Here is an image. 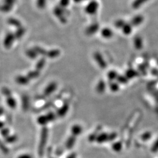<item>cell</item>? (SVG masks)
Wrapping results in <instances>:
<instances>
[{"label":"cell","mask_w":158,"mask_h":158,"mask_svg":"<svg viewBox=\"0 0 158 158\" xmlns=\"http://www.w3.org/2000/svg\"><path fill=\"white\" fill-rule=\"evenodd\" d=\"M33 158V157L31 155H30V154H22V155H19V156H18V158Z\"/></svg>","instance_id":"37"},{"label":"cell","mask_w":158,"mask_h":158,"mask_svg":"<svg viewBox=\"0 0 158 158\" xmlns=\"http://www.w3.org/2000/svg\"><path fill=\"white\" fill-rule=\"evenodd\" d=\"M39 75H40V72L37 70H34L29 72L26 76L29 79V80H31V79H35L38 77Z\"/></svg>","instance_id":"22"},{"label":"cell","mask_w":158,"mask_h":158,"mask_svg":"<svg viewBox=\"0 0 158 158\" xmlns=\"http://www.w3.org/2000/svg\"><path fill=\"white\" fill-rule=\"evenodd\" d=\"M69 103L68 101H66L63 103V104L62 106L60 108H59L57 111V116L59 117L62 118L64 117L66 114L67 113L69 110Z\"/></svg>","instance_id":"8"},{"label":"cell","mask_w":158,"mask_h":158,"mask_svg":"<svg viewBox=\"0 0 158 158\" xmlns=\"http://www.w3.org/2000/svg\"><path fill=\"white\" fill-rule=\"evenodd\" d=\"M26 55L30 59H35L37 57V56H38V55L37 54V53L36 52V51L33 49H28L25 52Z\"/></svg>","instance_id":"24"},{"label":"cell","mask_w":158,"mask_h":158,"mask_svg":"<svg viewBox=\"0 0 158 158\" xmlns=\"http://www.w3.org/2000/svg\"><path fill=\"white\" fill-rule=\"evenodd\" d=\"M46 0H37L36 4L37 6L39 9H43L46 5Z\"/></svg>","instance_id":"31"},{"label":"cell","mask_w":158,"mask_h":158,"mask_svg":"<svg viewBox=\"0 0 158 158\" xmlns=\"http://www.w3.org/2000/svg\"><path fill=\"white\" fill-rule=\"evenodd\" d=\"M66 158H77V154L74 152H72V153L70 154L69 155H67Z\"/></svg>","instance_id":"38"},{"label":"cell","mask_w":158,"mask_h":158,"mask_svg":"<svg viewBox=\"0 0 158 158\" xmlns=\"http://www.w3.org/2000/svg\"><path fill=\"white\" fill-rule=\"evenodd\" d=\"M16 82L20 85H27L29 83V79L25 76L19 75L15 78Z\"/></svg>","instance_id":"13"},{"label":"cell","mask_w":158,"mask_h":158,"mask_svg":"<svg viewBox=\"0 0 158 158\" xmlns=\"http://www.w3.org/2000/svg\"><path fill=\"white\" fill-rule=\"evenodd\" d=\"M112 148H113V149L115 151H118L120 150L121 149V144L119 142H117V143H115L112 146Z\"/></svg>","instance_id":"34"},{"label":"cell","mask_w":158,"mask_h":158,"mask_svg":"<svg viewBox=\"0 0 158 158\" xmlns=\"http://www.w3.org/2000/svg\"><path fill=\"white\" fill-rule=\"evenodd\" d=\"M45 64H46V60H45V59L44 57L41 58L36 63V70H38V71L40 72L44 67Z\"/></svg>","instance_id":"25"},{"label":"cell","mask_w":158,"mask_h":158,"mask_svg":"<svg viewBox=\"0 0 158 158\" xmlns=\"http://www.w3.org/2000/svg\"><path fill=\"white\" fill-rule=\"evenodd\" d=\"M99 28L100 25L98 23H93L87 28L86 30V33L87 35H94V33H97L99 29Z\"/></svg>","instance_id":"10"},{"label":"cell","mask_w":158,"mask_h":158,"mask_svg":"<svg viewBox=\"0 0 158 158\" xmlns=\"http://www.w3.org/2000/svg\"><path fill=\"white\" fill-rule=\"evenodd\" d=\"M33 49L36 51V52L37 53L38 55H42V56H46L47 51L45 49H43V48H42V47H41L40 46H35Z\"/></svg>","instance_id":"26"},{"label":"cell","mask_w":158,"mask_h":158,"mask_svg":"<svg viewBox=\"0 0 158 158\" xmlns=\"http://www.w3.org/2000/svg\"><path fill=\"white\" fill-rule=\"evenodd\" d=\"M48 134L49 131L48 128L44 126L41 130L40 132V141H39V144L38 146V155L40 157H42L44 154L45 147L46 146V144L47 142V138H48Z\"/></svg>","instance_id":"1"},{"label":"cell","mask_w":158,"mask_h":158,"mask_svg":"<svg viewBox=\"0 0 158 158\" xmlns=\"http://www.w3.org/2000/svg\"><path fill=\"white\" fill-rule=\"evenodd\" d=\"M108 79L110 80H113L117 77V73L114 71H110L107 74Z\"/></svg>","instance_id":"32"},{"label":"cell","mask_w":158,"mask_h":158,"mask_svg":"<svg viewBox=\"0 0 158 158\" xmlns=\"http://www.w3.org/2000/svg\"><path fill=\"white\" fill-rule=\"evenodd\" d=\"M70 1V0H60V6L64 9L69 5Z\"/></svg>","instance_id":"33"},{"label":"cell","mask_w":158,"mask_h":158,"mask_svg":"<svg viewBox=\"0 0 158 158\" xmlns=\"http://www.w3.org/2000/svg\"><path fill=\"white\" fill-rule=\"evenodd\" d=\"M57 115L55 114L53 112H49L48 113L40 115L37 118V123L42 125V126H46L47 124L54 121L56 118Z\"/></svg>","instance_id":"2"},{"label":"cell","mask_w":158,"mask_h":158,"mask_svg":"<svg viewBox=\"0 0 158 158\" xmlns=\"http://www.w3.org/2000/svg\"><path fill=\"white\" fill-rule=\"evenodd\" d=\"M5 125V123L1 121H0V130L2 129L3 127H4Z\"/></svg>","instance_id":"40"},{"label":"cell","mask_w":158,"mask_h":158,"mask_svg":"<svg viewBox=\"0 0 158 158\" xmlns=\"http://www.w3.org/2000/svg\"><path fill=\"white\" fill-rule=\"evenodd\" d=\"M93 57L100 68L104 69L107 67V63L104 60L103 55L100 52H95L93 55Z\"/></svg>","instance_id":"7"},{"label":"cell","mask_w":158,"mask_h":158,"mask_svg":"<svg viewBox=\"0 0 158 158\" xmlns=\"http://www.w3.org/2000/svg\"><path fill=\"white\" fill-rule=\"evenodd\" d=\"M25 29L22 27V26H21L18 28H17L16 32L13 33L14 34V36L15 37V39H20L21 38H22L23 35L25 34Z\"/></svg>","instance_id":"20"},{"label":"cell","mask_w":158,"mask_h":158,"mask_svg":"<svg viewBox=\"0 0 158 158\" xmlns=\"http://www.w3.org/2000/svg\"><path fill=\"white\" fill-rule=\"evenodd\" d=\"M9 133H10V130L8 128L3 127L2 129L0 130V134L4 138H5L7 136H8L9 135Z\"/></svg>","instance_id":"28"},{"label":"cell","mask_w":158,"mask_h":158,"mask_svg":"<svg viewBox=\"0 0 158 158\" xmlns=\"http://www.w3.org/2000/svg\"><path fill=\"white\" fill-rule=\"evenodd\" d=\"M54 14L61 22V23H65L66 22V18L64 16V8H62L60 6H56L53 10Z\"/></svg>","instance_id":"6"},{"label":"cell","mask_w":158,"mask_h":158,"mask_svg":"<svg viewBox=\"0 0 158 158\" xmlns=\"http://www.w3.org/2000/svg\"><path fill=\"white\" fill-rule=\"evenodd\" d=\"M99 7V4L95 0L90 1L85 8L86 12L89 15H94L98 11Z\"/></svg>","instance_id":"4"},{"label":"cell","mask_w":158,"mask_h":158,"mask_svg":"<svg viewBox=\"0 0 158 158\" xmlns=\"http://www.w3.org/2000/svg\"><path fill=\"white\" fill-rule=\"evenodd\" d=\"M76 138L77 137L72 135H71L69 137H68L65 142V148L67 149L70 150L74 147L76 142Z\"/></svg>","instance_id":"11"},{"label":"cell","mask_w":158,"mask_h":158,"mask_svg":"<svg viewBox=\"0 0 158 158\" xmlns=\"http://www.w3.org/2000/svg\"><path fill=\"white\" fill-rule=\"evenodd\" d=\"M116 137V134L115 133H111L108 134L106 132H102L100 133L97 138L96 141L98 144H103L106 142L111 141L114 140Z\"/></svg>","instance_id":"3"},{"label":"cell","mask_w":158,"mask_h":158,"mask_svg":"<svg viewBox=\"0 0 158 158\" xmlns=\"http://www.w3.org/2000/svg\"><path fill=\"white\" fill-rule=\"evenodd\" d=\"M0 150L3 154H4L5 155H6L9 153L8 148L5 145V144L3 142H2L1 140H0Z\"/></svg>","instance_id":"29"},{"label":"cell","mask_w":158,"mask_h":158,"mask_svg":"<svg viewBox=\"0 0 158 158\" xmlns=\"http://www.w3.org/2000/svg\"><path fill=\"white\" fill-rule=\"evenodd\" d=\"M101 130V126H98L97 128V130L93 132V133H91V134H90V135L88 137V140L89 142H93L94 141H95L96 140V138L98 136V135L100 134V131Z\"/></svg>","instance_id":"17"},{"label":"cell","mask_w":158,"mask_h":158,"mask_svg":"<svg viewBox=\"0 0 158 158\" xmlns=\"http://www.w3.org/2000/svg\"><path fill=\"white\" fill-rule=\"evenodd\" d=\"M1 92H2V94L5 97H6V98L10 97V96H12V92H11V90L9 89H8V87H2V89H1Z\"/></svg>","instance_id":"27"},{"label":"cell","mask_w":158,"mask_h":158,"mask_svg":"<svg viewBox=\"0 0 158 158\" xmlns=\"http://www.w3.org/2000/svg\"><path fill=\"white\" fill-rule=\"evenodd\" d=\"M60 55V51L59 49H52L47 52L46 56L47 57L53 59L58 57Z\"/></svg>","instance_id":"18"},{"label":"cell","mask_w":158,"mask_h":158,"mask_svg":"<svg viewBox=\"0 0 158 158\" xmlns=\"http://www.w3.org/2000/svg\"><path fill=\"white\" fill-rule=\"evenodd\" d=\"M15 39V37L14 36V34L11 32H8L4 39V46L5 48L9 49L11 47L12 44L14 42V40Z\"/></svg>","instance_id":"5"},{"label":"cell","mask_w":158,"mask_h":158,"mask_svg":"<svg viewBox=\"0 0 158 158\" xmlns=\"http://www.w3.org/2000/svg\"><path fill=\"white\" fill-rule=\"evenodd\" d=\"M110 89L113 91H115L116 90H118V86L115 83H112L110 84Z\"/></svg>","instance_id":"36"},{"label":"cell","mask_w":158,"mask_h":158,"mask_svg":"<svg viewBox=\"0 0 158 158\" xmlns=\"http://www.w3.org/2000/svg\"><path fill=\"white\" fill-rule=\"evenodd\" d=\"M18 140V137L16 135H9L5 138V142L6 144H13L16 142Z\"/></svg>","instance_id":"23"},{"label":"cell","mask_w":158,"mask_h":158,"mask_svg":"<svg viewBox=\"0 0 158 158\" xmlns=\"http://www.w3.org/2000/svg\"><path fill=\"white\" fill-rule=\"evenodd\" d=\"M83 127L81 125L79 124H75L71 128V133L72 135L77 137L83 132Z\"/></svg>","instance_id":"12"},{"label":"cell","mask_w":158,"mask_h":158,"mask_svg":"<svg viewBox=\"0 0 158 158\" xmlns=\"http://www.w3.org/2000/svg\"><path fill=\"white\" fill-rule=\"evenodd\" d=\"M4 113V109L2 107H0V116H1L2 115H3V114Z\"/></svg>","instance_id":"39"},{"label":"cell","mask_w":158,"mask_h":158,"mask_svg":"<svg viewBox=\"0 0 158 158\" xmlns=\"http://www.w3.org/2000/svg\"><path fill=\"white\" fill-rule=\"evenodd\" d=\"M7 22L8 24H9L10 25L13 26L17 28L22 26V24L21 23V22L15 18H9L8 20H7Z\"/></svg>","instance_id":"19"},{"label":"cell","mask_w":158,"mask_h":158,"mask_svg":"<svg viewBox=\"0 0 158 158\" xmlns=\"http://www.w3.org/2000/svg\"><path fill=\"white\" fill-rule=\"evenodd\" d=\"M106 89V82L103 80H100L96 87L97 92L99 94H103L105 91Z\"/></svg>","instance_id":"14"},{"label":"cell","mask_w":158,"mask_h":158,"mask_svg":"<svg viewBox=\"0 0 158 158\" xmlns=\"http://www.w3.org/2000/svg\"><path fill=\"white\" fill-rule=\"evenodd\" d=\"M12 8H13L12 5L2 3V4L0 5V11L4 13L9 12L12 9Z\"/></svg>","instance_id":"21"},{"label":"cell","mask_w":158,"mask_h":158,"mask_svg":"<svg viewBox=\"0 0 158 158\" xmlns=\"http://www.w3.org/2000/svg\"><path fill=\"white\" fill-rule=\"evenodd\" d=\"M57 87V83L56 82H52L49 84L44 90V96L45 97L49 96L53 94L56 90Z\"/></svg>","instance_id":"9"},{"label":"cell","mask_w":158,"mask_h":158,"mask_svg":"<svg viewBox=\"0 0 158 158\" xmlns=\"http://www.w3.org/2000/svg\"><path fill=\"white\" fill-rule=\"evenodd\" d=\"M29 106V99L28 97L24 96L22 97V108L24 110H26Z\"/></svg>","instance_id":"30"},{"label":"cell","mask_w":158,"mask_h":158,"mask_svg":"<svg viewBox=\"0 0 158 158\" xmlns=\"http://www.w3.org/2000/svg\"><path fill=\"white\" fill-rule=\"evenodd\" d=\"M6 103L8 106L11 109H14L17 106L16 100L12 96L6 97Z\"/></svg>","instance_id":"16"},{"label":"cell","mask_w":158,"mask_h":158,"mask_svg":"<svg viewBox=\"0 0 158 158\" xmlns=\"http://www.w3.org/2000/svg\"><path fill=\"white\" fill-rule=\"evenodd\" d=\"M2 2L3 3L13 6L16 2V0H2Z\"/></svg>","instance_id":"35"},{"label":"cell","mask_w":158,"mask_h":158,"mask_svg":"<svg viewBox=\"0 0 158 158\" xmlns=\"http://www.w3.org/2000/svg\"><path fill=\"white\" fill-rule=\"evenodd\" d=\"M101 35L104 38L110 39L113 36V32L110 28H105L101 30Z\"/></svg>","instance_id":"15"},{"label":"cell","mask_w":158,"mask_h":158,"mask_svg":"<svg viewBox=\"0 0 158 158\" xmlns=\"http://www.w3.org/2000/svg\"></svg>","instance_id":"41"}]
</instances>
